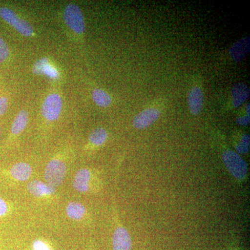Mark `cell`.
<instances>
[{"instance_id":"obj_1","label":"cell","mask_w":250,"mask_h":250,"mask_svg":"<svg viewBox=\"0 0 250 250\" xmlns=\"http://www.w3.org/2000/svg\"><path fill=\"white\" fill-rule=\"evenodd\" d=\"M103 183L100 172L88 167L77 170L72 181V187L80 193H93L101 190Z\"/></svg>"},{"instance_id":"obj_2","label":"cell","mask_w":250,"mask_h":250,"mask_svg":"<svg viewBox=\"0 0 250 250\" xmlns=\"http://www.w3.org/2000/svg\"><path fill=\"white\" fill-rule=\"evenodd\" d=\"M222 160L229 172L238 182H244L248 176V167L246 161L238 153L226 149L222 153Z\"/></svg>"},{"instance_id":"obj_3","label":"cell","mask_w":250,"mask_h":250,"mask_svg":"<svg viewBox=\"0 0 250 250\" xmlns=\"http://www.w3.org/2000/svg\"><path fill=\"white\" fill-rule=\"evenodd\" d=\"M67 171L66 161L62 156H54L47 163L44 171V179L46 183L55 188L59 187L66 177Z\"/></svg>"},{"instance_id":"obj_4","label":"cell","mask_w":250,"mask_h":250,"mask_svg":"<svg viewBox=\"0 0 250 250\" xmlns=\"http://www.w3.org/2000/svg\"><path fill=\"white\" fill-rule=\"evenodd\" d=\"M63 19L65 24L77 34H83L85 30L84 16L80 6L68 4L64 10Z\"/></svg>"},{"instance_id":"obj_5","label":"cell","mask_w":250,"mask_h":250,"mask_svg":"<svg viewBox=\"0 0 250 250\" xmlns=\"http://www.w3.org/2000/svg\"><path fill=\"white\" fill-rule=\"evenodd\" d=\"M116 226L112 236V247L113 250H131L132 249V239L129 231L123 226L119 217L117 215Z\"/></svg>"},{"instance_id":"obj_6","label":"cell","mask_w":250,"mask_h":250,"mask_svg":"<svg viewBox=\"0 0 250 250\" xmlns=\"http://www.w3.org/2000/svg\"><path fill=\"white\" fill-rule=\"evenodd\" d=\"M62 103L60 95L57 93L49 95L41 108L42 116L48 121H55L58 120L62 111Z\"/></svg>"},{"instance_id":"obj_7","label":"cell","mask_w":250,"mask_h":250,"mask_svg":"<svg viewBox=\"0 0 250 250\" xmlns=\"http://www.w3.org/2000/svg\"><path fill=\"white\" fill-rule=\"evenodd\" d=\"M160 116L161 111L157 108H146L134 117L132 122L133 126L139 130L147 129L157 121Z\"/></svg>"},{"instance_id":"obj_8","label":"cell","mask_w":250,"mask_h":250,"mask_svg":"<svg viewBox=\"0 0 250 250\" xmlns=\"http://www.w3.org/2000/svg\"><path fill=\"white\" fill-rule=\"evenodd\" d=\"M27 190L36 198H49L56 193V188L41 180L31 181L27 184Z\"/></svg>"},{"instance_id":"obj_9","label":"cell","mask_w":250,"mask_h":250,"mask_svg":"<svg viewBox=\"0 0 250 250\" xmlns=\"http://www.w3.org/2000/svg\"><path fill=\"white\" fill-rule=\"evenodd\" d=\"M188 104L189 110L193 116L201 113L204 104V94L199 86L192 87L188 95Z\"/></svg>"},{"instance_id":"obj_10","label":"cell","mask_w":250,"mask_h":250,"mask_svg":"<svg viewBox=\"0 0 250 250\" xmlns=\"http://www.w3.org/2000/svg\"><path fill=\"white\" fill-rule=\"evenodd\" d=\"M250 49V38L247 36L237 41L230 47L229 54L235 62H241L249 53Z\"/></svg>"},{"instance_id":"obj_11","label":"cell","mask_w":250,"mask_h":250,"mask_svg":"<svg viewBox=\"0 0 250 250\" xmlns=\"http://www.w3.org/2000/svg\"><path fill=\"white\" fill-rule=\"evenodd\" d=\"M32 167L27 163L20 162L14 164L9 170L10 176L17 182H26L32 174Z\"/></svg>"},{"instance_id":"obj_12","label":"cell","mask_w":250,"mask_h":250,"mask_svg":"<svg viewBox=\"0 0 250 250\" xmlns=\"http://www.w3.org/2000/svg\"><path fill=\"white\" fill-rule=\"evenodd\" d=\"M67 216L74 221H82L88 215V210L83 204L79 202H70L65 208Z\"/></svg>"},{"instance_id":"obj_13","label":"cell","mask_w":250,"mask_h":250,"mask_svg":"<svg viewBox=\"0 0 250 250\" xmlns=\"http://www.w3.org/2000/svg\"><path fill=\"white\" fill-rule=\"evenodd\" d=\"M232 103L235 108L239 107L242 104L249 98L250 88L243 83H237L233 85L232 90Z\"/></svg>"},{"instance_id":"obj_14","label":"cell","mask_w":250,"mask_h":250,"mask_svg":"<svg viewBox=\"0 0 250 250\" xmlns=\"http://www.w3.org/2000/svg\"><path fill=\"white\" fill-rule=\"evenodd\" d=\"M28 121L29 114L25 110H22L18 113L11 125V132L14 136H18L25 129Z\"/></svg>"},{"instance_id":"obj_15","label":"cell","mask_w":250,"mask_h":250,"mask_svg":"<svg viewBox=\"0 0 250 250\" xmlns=\"http://www.w3.org/2000/svg\"><path fill=\"white\" fill-rule=\"evenodd\" d=\"M107 139V131L104 128L98 127L90 133L88 141L94 147H100L106 143Z\"/></svg>"},{"instance_id":"obj_16","label":"cell","mask_w":250,"mask_h":250,"mask_svg":"<svg viewBox=\"0 0 250 250\" xmlns=\"http://www.w3.org/2000/svg\"><path fill=\"white\" fill-rule=\"evenodd\" d=\"M0 17L15 29L19 25L22 20V18L18 17L14 11L6 7H0Z\"/></svg>"},{"instance_id":"obj_17","label":"cell","mask_w":250,"mask_h":250,"mask_svg":"<svg viewBox=\"0 0 250 250\" xmlns=\"http://www.w3.org/2000/svg\"><path fill=\"white\" fill-rule=\"evenodd\" d=\"M92 98L94 103L100 107H108L111 104L112 100L109 95L104 90L99 89V88L93 90L92 93Z\"/></svg>"},{"instance_id":"obj_18","label":"cell","mask_w":250,"mask_h":250,"mask_svg":"<svg viewBox=\"0 0 250 250\" xmlns=\"http://www.w3.org/2000/svg\"><path fill=\"white\" fill-rule=\"evenodd\" d=\"M236 152L239 154H246L249 152L250 136L248 134H242L239 139H237L234 145Z\"/></svg>"},{"instance_id":"obj_19","label":"cell","mask_w":250,"mask_h":250,"mask_svg":"<svg viewBox=\"0 0 250 250\" xmlns=\"http://www.w3.org/2000/svg\"><path fill=\"white\" fill-rule=\"evenodd\" d=\"M9 55V49L7 44L0 37V64L6 60Z\"/></svg>"},{"instance_id":"obj_20","label":"cell","mask_w":250,"mask_h":250,"mask_svg":"<svg viewBox=\"0 0 250 250\" xmlns=\"http://www.w3.org/2000/svg\"><path fill=\"white\" fill-rule=\"evenodd\" d=\"M32 250H53L50 245L43 240L37 239L32 244Z\"/></svg>"},{"instance_id":"obj_21","label":"cell","mask_w":250,"mask_h":250,"mask_svg":"<svg viewBox=\"0 0 250 250\" xmlns=\"http://www.w3.org/2000/svg\"><path fill=\"white\" fill-rule=\"evenodd\" d=\"M47 59H43L39 60V62H36L34 65V73L39 75V74L43 73L45 71L46 67L47 66Z\"/></svg>"},{"instance_id":"obj_22","label":"cell","mask_w":250,"mask_h":250,"mask_svg":"<svg viewBox=\"0 0 250 250\" xmlns=\"http://www.w3.org/2000/svg\"><path fill=\"white\" fill-rule=\"evenodd\" d=\"M8 104H9V102H8L7 98L6 97L0 98V117L6 113L8 108Z\"/></svg>"},{"instance_id":"obj_23","label":"cell","mask_w":250,"mask_h":250,"mask_svg":"<svg viewBox=\"0 0 250 250\" xmlns=\"http://www.w3.org/2000/svg\"><path fill=\"white\" fill-rule=\"evenodd\" d=\"M9 211V206L4 200L0 197V217H4Z\"/></svg>"},{"instance_id":"obj_24","label":"cell","mask_w":250,"mask_h":250,"mask_svg":"<svg viewBox=\"0 0 250 250\" xmlns=\"http://www.w3.org/2000/svg\"><path fill=\"white\" fill-rule=\"evenodd\" d=\"M236 123L241 126H246L250 123V115L246 114L245 116L238 117L236 120Z\"/></svg>"},{"instance_id":"obj_25","label":"cell","mask_w":250,"mask_h":250,"mask_svg":"<svg viewBox=\"0 0 250 250\" xmlns=\"http://www.w3.org/2000/svg\"><path fill=\"white\" fill-rule=\"evenodd\" d=\"M229 250H239L238 246L236 244H233L231 246V248Z\"/></svg>"},{"instance_id":"obj_26","label":"cell","mask_w":250,"mask_h":250,"mask_svg":"<svg viewBox=\"0 0 250 250\" xmlns=\"http://www.w3.org/2000/svg\"><path fill=\"white\" fill-rule=\"evenodd\" d=\"M88 250H93L91 249V248H89V249H88Z\"/></svg>"}]
</instances>
